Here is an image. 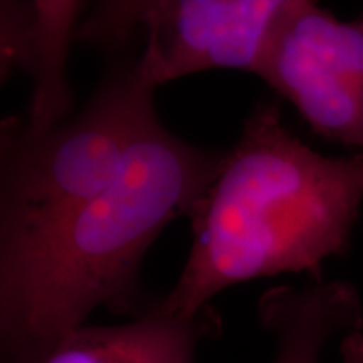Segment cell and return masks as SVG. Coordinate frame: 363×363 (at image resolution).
<instances>
[{
    "mask_svg": "<svg viewBox=\"0 0 363 363\" xmlns=\"http://www.w3.org/2000/svg\"><path fill=\"white\" fill-rule=\"evenodd\" d=\"M224 153L157 128L103 192L0 238V362L38 363L99 308L143 315L142 266L170 222L194 214Z\"/></svg>",
    "mask_w": 363,
    "mask_h": 363,
    "instance_id": "1",
    "label": "cell"
},
{
    "mask_svg": "<svg viewBox=\"0 0 363 363\" xmlns=\"http://www.w3.org/2000/svg\"><path fill=\"white\" fill-rule=\"evenodd\" d=\"M363 203V153L326 157L262 101L190 216L192 246L163 305L194 316L217 294L247 281L310 274L350 247Z\"/></svg>",
    "mask_w": 363,
    "mask_h": 363,
    "instance_id": "2",
    "label": "cell"
},
{
    "mask_svg": "<svg viewBox=\"0 0 363 363\" xmlns=\"http://www.w3.org/2000/svg\"><path fill=\"white\" fill-rule=\"evenodd\" d=\"M133 57L111 59L88 103L43 131L0 125V238L19 234L106 190L136 145L163 125Z\"/></svg>",
    "mask_w": 363,
    "mask_h": 363,
    "instance_id": "3",
    "label": "cell"
},
{
    "mask_svg": "<svg viewBox=\"0 0 363 363\" xmlns=\"http://www.w3.org/2000/svg\"><path fill=\"white\" fill-rule=\"evenodd\" d=\"M289 0H103L88 7L78 43L133 57L153 88L214 69L256 74Z\"/></svg>",
    "mask_w": 363,
    "mask_h": 363,
    "instance_id": "4",
    "label": "cell"
},
{
    "mask_svg": "<svg viewBox=\"0 0 363 363\" xmlns=\"http://www.w3.org/2000/svg\"><path fill=\"white\" fill-rule=\"evenodd\" d=\"M256 76L315 133L363 153V19L342 21L315 2L289 0Z\"/></svg>",
    "mask_w": 363,
    "mask_h": 363,
    "instance_id": "5",
    "label": "cell"
},
{
    "mask_svg": "<svg viewBox=\"0 0 363 363\" xmlns=\"http://www.w3.org/2000/svg\"><path fill=\"white\" fill-rule=\"evenodd\" d=\"M88 7L79 0L0 2V78L6 83L22 71L30 79L29 111L22 118L27 130H48L72 115L67 59Z\"/></svg>",
    "mask_w": 363,
    "mask_h": 363,
    "instance_id": "6",
    "label": "cell"
},
{
    "mask_svg": "<svg viewBox=\"0 0 363 363\" xmlns=\"http://www.w3.org/2000/svg\"><path fill=\"white\" fill-rule=\"evenodd\" d=\"M222 331L214 306L194 316L170 311L162 298L120 325H84L62 337L38 363H199V348Z\"/></svg>",
    "mask_w": 363,
    "mask_h": 363,
    "instance_id": "7",
    "label": "cell"
},
{
    "mask_svg": "<svg viewBox=\"0 0 363 363\" xmlns=\"http://www.w3.org/2000/svg\"><path fill=\"white\" fill-rule=\"evenodd\" d=\"M257 316L274 340L272 363H321L331 340L363 330L360 294L347 281L276 286L261 296Z\"/></svg>",
    "mask_w": 363,
    "mask_h": 363,
    "instance_id": "8",
    "label": "cell"
}]
</instances>
